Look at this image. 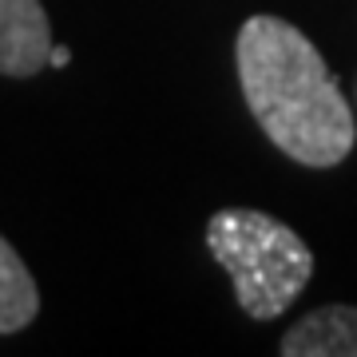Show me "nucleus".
<instances>
[{
  "mask_svg": "<svg viewBox=\"0 0 357 357\" xmlns=\"http://www.w3.org/2000/svg\"><path fill=\"white\" fill-rule=\"evenodd\" d=\"M40 310V290L8 238L0 234V333H20Z\"/></svg>",
  "mask_w": 357,
  "mask_h": 357,
  "instance_id": "5",
  "label": "nucleus"
},
{
  "mask_svg": "<svg viewBox=\"0 0 357 357\" xmlns=\"http://www.w3.org/2000/svg\"><path fill=\"white\" fill-rule=\"evenodd\" d=\"M234 60L246 103L278 151L306 167H333L354 151V112L306 32L278 16H250Z\"/></svg>",
  "mask_w": 357,
  "mask_h": 357,
  "instance_id": "1",
  "label": "nucleus"
},
{
  "mask_svg": "<svg viewBox=\"0 0 357 357\" xmlns=\"http://www.w3.org/2000/svg\"><path fill=\"white\" fill-rule=\"evenodd\" d=\"M48 64H52V68H68V64H72V48H68V44H52Z\"/></svg>",
  "mask_w": 357,
  "mask_h": 357,
  "instance_id": "6",
  "label": "nucleus"
},
{
  "mask_svg": "<svg viewBox=\"0 0 357 357\" xmlns=\"http://www.w3.org/2000/svg\"><path fill=\"white\" fill-rule=\"evenodd\" d=\"M286 357H357V306H321L286 330Z\"/></svg>",
  "mask_w": 357,
  "mask_h": 357,
  "instance_id": "4",
  "label": "nucleus"
},
{
  "mask_svg": "<svg viewBox=\"0 0 357 357\" xmlns=\"http://www.w3.org/2000/svg\"><path fill=\"white\" fill-rule=\"evenodd\" d=\"M206 246L215 262L230 274L238 306L258 321L278 318L314 274L310 246L286 222L230 206L206 222Z\"/></svg>",
  "mask_w": 357,
  "mask_h": 357,
  "instance_id": "2",
  "label": "nucleus"
},
{
  "mask_svg": "<svg viewBox=\"0 0 357 357\" xmlns=\"http://www.w3.org/2000/svg\"><path fill=\"white\" fill-rule=\"evenodd\" d=\"M52 24L40 0H0V76H36L48 64Z\"/></svg>",
  "mask_w": 357,
  "mask_h": 357,
  "instance_id": "3",
  "label": "nucleus"
}]
</instances>
